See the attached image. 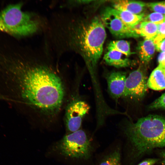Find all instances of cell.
<instances>
[{
	"label": "cell",
	"mask_w": 165,
	"mask_h": 165,
	"mask_svg": "<svg viewBox=\"0 0 165 165\" xmlns=\"http://www.w3.org/2000/svg\"><path fill=\"white\" fill-rule=\"evenodd\" d=\"M155 46L157 51L161 52H165V38L156 45Z\"/></svg>",
	"instance_id": "obj_23"
},
{
	"label": "cell",
	"mask_w": 165,
	"mask_h": 165,
	"mask_svg": "<svg viewBox=\"0 0 165 165\" xmlns=\"http://www.w3.org/2000/svg\"><path fill=\"white\" fill-rule=\"evenodd\" d=\"M160 155L162 159V163L163 165H165V150L161 151Z\"/></svg>",
	"instance_id": "obj_24"
},
{
	"label": "cell",
	"mask_w": 165,
	"mask_h": 165,
	"mask_svg": "<svg viewBox=\"0 0 165 165\" xmlns=\"http://www.w3.org/2000/svg\"><path fill=\"white\" fill-rule=\"evenodd\" d=\"M99 165H122L119 148H117L105 157Z\"/></svg>",
	"instance_id": "obj_17"
},
{
	"label": "cell",
	"mask_w": 165,
	"mask_h": 165,
	"mask_svg": "<svg viewBox=\"0 0 165 165\" xmlns=\"http://www.w3.org/2000/svg\"><path fill=\"white\" fill-rule=\"evenodd\" d=\"M165 38V21L158 25L157 34L153 40L155 45L158 44Z\"/></svg>",
	"instance_id": "obj_20"
},
{
	"label": "cell",
	"mask_w": 165,
	"mask_h": 165,
	"mask_svg": "<svg viewBox=\"0 0 165 165\" xmlns=\"http://www.w3.org/2000/svg\"><path fill=\"white\" fill-rule=\"evenodd\" d=\"M147 5L152 11L165 15V2L149 3Z\"/></svg>",
	"instance_id": "obj_19"
},
{
	"label": "cell",
	"mask_w": 165,
	"mask_h": 165,
	"mask_svg": "<svg viewBox=\"0 0 165 165\" xmlns=\"http://www.w3.org/2000/svg\"><path fill=\"white\" fill-rule=\"evenodd\" d=\"M158 28V25L142 20L140 28V36L145 37V39L153 40L157 34Z\"/></svg>",
	"instance_id": "obj_16"
},
{
	"label": "cell",
	"mask_w": 165,
	"mask_h": 165,
	"mask_svg": "<svg viewBox=\"0 0 165 165\" xmlns=\"http://www.w3.org/2000/svg\"><path fill=\"white\" fill-rule=\"evenodd\" d=\"M108 51H114L120 52L127 57L131 54L130 44L124 40L113 41L110 42L108 46Z\"/></svg>",
	"instance_id": "obj_15"
},
{
	"label": "cell",
	"mask_w": 165,
	"mask_h": 165,
	"mask_svg": "<svg viewBox=\"0 0 165 165\" xmlns=\"http://www.w3.org/2000/svg\"><path fill=\"white\" fill-rule=\"evenodd\" d=\"M115 9L120 19L125 24L130 27L135 26L143 20L144 14L138 15L126 11Z\"/></svg>",
	"instance_id": "obj_14"
},
{
	"label": "cell",
	"mask_w": 165,
	"mask_h": 165,
	"mask_svg": "<svg viewBox=\"0 0 165 165\" xmlns=\"http://www.w3.org/2000/svg\"><path fill=\"white\" fill-rule=\"evenodd\" d=\"M156 49L155 45L152 39H145L138 44L137 50L139 57L143 62H148L152 58Z\"/></svg>",
	"instance_id": "obj_13"
},
{
	"label": "cell",
	"mask_w": 165,
	"mask_h": 165,
	"mask_svg": "<svg viewBox=\"0 0 165 165\" xmlns=\"http://www.w3.org/2000/svg\"><path fill=\"white\" fill-rule=\"evenodd\" d=\"M23 3L7 6L0 12V31L16 37H28L45 29L48 24L33 12L24 11Z\"/></svg>",
	"instance_id": "obj_4"
},
{
	"label": "cell",
	"mask_w": 165,
	"mask_h": 165,
	"mask_svg": "<svg viewBox=\"0 0 165 165\" xmlns=\"http://www.w3.org/2000/svg\"><path fill=\"white\" fill-rule=\"evenodd\" d=\"M143 20L159 25L165 21V15L158 13H153L143 18Z\"/></svg>",
	"instance_id": "obj_18"
},
{
	"label": "cell",
	"mask_w": 165,
	"mask_h": 165,
	"mask_svg": "<svg viewBox=\"0 0 165 165\" xmlns=\"http://www.w3.org/2000/svg\"><path fill=\"white\" fill-rule=\"evenodd\" d=\"M93 148L85 132L79 130L66 134L50 147L48 154L66 162L72 160H87L91 156Z\"/></svg>",
	"instance_id": "obj_5"
},
{
	"label": "cell",
	"mask_w": 165,
	"mask_h": 165,
	"mask_svg": "<svg viewBox=\"0 0 165 165\" xmlns=\"http://www.w3.org/2000/svg\"><path fill=\"white\" fill-rule=\"evenodd\" d=\"M6 99V97H5L4 96L0 95V100L1 99Z\"/></svg>",
	"instance_id": "obj_27"
},
{
	"label": "cell",
	"mask_w": 165,
	"mask_h": 165,
	"mask_svg": "<svg viewBox=\"0 0 165 165\" xmlns=\"http://www.w3.org/2000/svg\"><path fill=\"white\" fill-rule=\"evenodd\" d=\"M111 2L112 8L114 9L129 12L138 15L144 14L143 12L147 7L146 3L139 1L116 0Z\"/></svg>",
	"instance_id": "obj_10"
},
{
	"label": "cell",
	"mask_w": 165,
	"mask_h": 165,
	"mask_svg": "<svg viewBox=\"0 0 165 165\" xmlns=\"http://www.w3.org/2000/svg\"><path fill=\"white\" fill-rule=\"evenodd\" d=\"M121 53L114 51H108L105 55L104 59L108 65L117 68L127 67L132 66L133 61Z\"/></svg>",
	"instance_id": "obj_11"
},
{
	"label": "cell",
	"mask_w": 165,
	"mask_h": 165,
	"mask_svg": "<svg viewBox=\"0 0 165 165\" xmlns=\"http://www.w3.org/2000/svg\"><path fill=\"white\" fill-rule=\"evenodd\" d=\"M159 160V159L155 158H150L145 159L137 165H154Z\"/></svg>",
	"instance_id": "obj_22"
},
{
	"label": "cell",
	"mask_w": 165,
	"mask_h": 165,
	"mask_svg": "<svg viewBox=\"0 0 165 165\" xmlns=\"http://www.w3.org/2000/svg\"><path fill=\"white\" fill-rule=\"evenodd\" d=\"M127 77L126 73L121 71H112L106 76L109 93L116 101L123 96Z\"/></svg>",
	"instance_id": "obj_9"
},
{
	"label": "cell",
	"mask_w": 165,
	"mask_h": 165,
	"mask_svg": "<svg viewBox=\"0 0 165 165\" xmlns=\"http://www.w3.org/2000/svg\"><path fill=\"white\" fill-rule=\"evenodd\" d=\"M148 87L155 90L165 89V68L158 66L152 72L147 80Z\"/></svg>",
	"instance_id": "obj_12"
},
{
	"label": "cell",
	"mask_w": 165,
	"mask_h": 165,
	"mask_svg": "<svg viewBox=\"0 0 165 165\" xmlns=\"http://www.w3.org/2000/svg\"><path fill=\"white\" fill-rule=\"evenodd\" d=\"M150 109H165V93L153 102L150 105Z\"/></svg>",
	"instance_id": "obj_21"
},
{
	"label": "cell",
	"mask_w": 165,
	"mask_h": 165,
	"mask_svg": "<svg viewBox=\"0 0 165 165\" xmlns=\"http://www.w3.org/2000/svg\"><path fill=\"white\" fill-rule=\"evenodd\" d=\"M58 19L51 29L54 48L60 54L70 50L78 53L95 74L106 36L101 20L95 17L88 21L72 20L65 15Z\"/></svg>",
	"instance_id": "obj_2"
},
{
	"label": "cell",
	"mask_w": 165,
	"mask_h": 165,
	"mask_svg": "<svg viewBox=\"0 0 165 165\" xmlns=\"http://www.w3.org/2000/svg\"><path fill=\"white\" fill-rule=\"evenodd\" d=\"M159 64V66L165 68V57Z\"/></svg>",
	"instance_id": "obj_26"
},
{
	"label": "cell",
	"mask_w": 165,
	"mask_h": 165,
	"mask_svg": "<svg viewBox=\"0 0 165 165\" xmlns=\"http://www.w3.org/2000/svg\"><path fill=\"white\" fill-rule=\"evenodd\" d=\"M90 109L86 103L79 99H74L69 102L66 107L64 115L66 134L79 130L82 119Z\"/></svg>",
	"instance_id": "obj_7"
},
{
	"label": "cell",
	"mask_w": 165,
	"mask_h": 165,
	"mask_svg": "<svg viewBox=\"0 0 165 165\" xmlns=\"http://www.w3.org/2000/svg\"><path fill=\"white\" fill-rule=\"evenodd\" d=\"M147 82L145 74L141 68L131 72L126 78L123 97L140 99L146 92Z\"/></svg>",
	"instance_id": "obj_8"
},
{
	"label": "cell",
	"mask_w": 165,
	"mask_h": 165,
	"mask_svg": "<svg viewBox=\"0 0 165 165\" xmlns=\"http://www.w3.org/2000/svg\"><path fill=\"white\" fill-rule=\"evenodd\" d=\"M101 20L104 25L114 35L119 38L138 37L137 25L128 26L119 17L113 8L107 7L103 12Z\"/></svg>",
	"instance_id": "obj_6"
},
{
	"label": "cell",
	"mask_w": 165,
	"mask_h": 165,
	"mask_svg": "<svg viewBox=\"0 0 165 165\" xmlns=\"http://www.w3.org/2000/svg\"><path fill=\"white\" fill-rule=\"evenodd\" d=\"M29 49L6 57L15 93L14 101L23 106L28 118L50 125L62 109L66 86L48 54L42 57Z\"/></svg>",
	"instance_id": "obj_1"
},
{
	"label": "cell",
	"mask_w": 165,
	"mask_h": 165,
	"mask_svg": "<svg viewBox=\"0 0 165 165\" xmlns=\"http://www.w3.org/2000/svg\"><path fill=\"white\" fill-rule=\"evenodd\" d=\"M165 57V52H161L159 54L158 58V63L160 62Z\"/></svg>",
	"instance_id": "obj_25"
},
{
	"label": "cell",
	"mask_w": 165,
	"mask_h": 165,
	"mask_svg": "<svg viewBox=\"0 0 165 165\" xmlns=\"http://www.w3.org/2000/svg\"><path fill=\"white\" fill-rule=\"evenodd\" d=\"M122 130L129 146V155L136 160L153 149L165 147V119L150 115L135 123L126 119Z\"/></svg>",
	"instance_id": "obj_3"
}]
</instances>
